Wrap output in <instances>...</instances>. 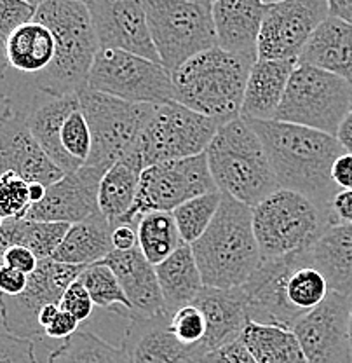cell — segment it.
I'll return each mask as SVG.
<instances>
[{
    "label": "cell",
    "mask_w": 352,
    "mask_h": 363,
    "mask_svg": "<svg viewBox=\"0 0 352 363\" xmlns=\"http://www.w3.org/2000/svg\"><path fill=\"white\" fill-rule=\"evenodd\" d=\"M246 121L262 140L278 187L300 192L328 211L340 191L331 179V166L346 152L336 136L276 119Z\"/></svg>",
    "instance_id": "cell-1"
},
{
    "label": "cell",
    "mask_w": 352,
    "mask_h": 363,
    "mask_svg": "<svg viewBox=\"0 0 352 363\" xmlns=\"http://www.w3.org/2000/svg\"><path fill=\"white\" fill-rule=\"evenodd\" d=\"M33 20L47 26L55 39V56L35 86L44 94H79L88 86L89 70L100 51L88 4L82 0H47L35 9Z\"/></svg>",
    "instance_id": "cell-2"
},
{
    "label": "cell",
    "mask_w": 352,
    "mask_h": 363,
    "mask_svg": "<svg viewBox=\"0 0 352 363\" xmlns=\"http://www.w3.org/2000/svg\"><path fill=\"white\" fill-rule=\"evenodd\" d=\"M191 248L204 286L237 289L244 285L262 262L253 233L251 206L222 194L217 215Z\"/></svg>",
    "instance_id": "cell-3"
},
{
    "label": "cell",
    "mask_w": 352,
    "mask_h": 363,
    "mask_svg": "<svg viewBox=\"0 0 352 363\" xmlns=\"http://www.w3.org/2000/svg\"><path fill=\"white\" fill-rule=\"evenodd\" d=\"M204 154L218 191L236 201L253 208L279 189L262 140L241 116L220 124Z\"/></svg>",
    "instance_id": "cell-4"
},
{
    "label": "cell",
    "mask_w": 352,
    "mask_h": 363,
    "mask_svg": "<svg viewBox=\"0 0 352 363\" xmlns=\"http://www.w3.org/2000/svg\"><path fill=\"white\" fill-rule=\"evenodd\" d=\"M253 63V58L213 45L173 72L175 100L222 124L236 119Z\"/></svg>",
    "instance_id": "cell-5"
},
{
    "label": "cell",
    "mask_w": 352,
    "mask_h": 363,
    "mask_svg": "<svg viewBox=\"0 0 352 363\" xmlns=\"http://www.w3.org/2000/svg\"><path fill=\"white\" fill-rule=\"evenodd\" d=\"M262 259L307 255L330 227L328 211L300 192L278 189L251 208Z\"/></svg>",
    "instance_id": "cell-6"
},
{
    "label": "cell",
    "mask_w": 352,
    "mask_h": 363,
    "mask_svg": "<svg viewBox=\"0 0 352 363\" xmlns=\"http://www.w3.org/2000/svg\"><path fill=\"white\" fill-rule=\"evenodd\" d=\"M91 131V152L84 166L105 175L135 147L157 105L132 104L86 86L79 93Z\"/></svg>",
    "instance_id": "cell-7"
},
{
    "label": "cell",
    "mask_w": 352,
    "mask_h": 363,
    "mask_svg": "<svg viewBox=\"0 0 352 363\" xmlns=\"http://www.w3.org/2000/svg\"><path fill=\"white\" fill-rule=\"evenodd\" d=\"M220 124L178 101L157 105L135 147L123 159L143 172L157 162L198 156L206 150Z\"/></svg>",
    "instance_id": "cell-8"
},
{
    "label": "cell",
    "mask_w": 352,
    "mask_h": 363,
    "mask_svg": "<svg viewBox=\"0 0 352 363\" xmlns=\"http://www.w3.org/2000/svg\"><path fill=\"white\" fill-rule=\"evenodd\" d=\"M159 62L175 72L187 60L217 45L211 0H143Z\"/></svg>",
    "instance_id": "cell-9"
},
{
    "label": "cell",
    "mask_w": 352,
    "mask_h": 363,
    "mask_svg": "<svg viewBox=\"0 0 352 363\" xmlns=\"http://www.w3.org/2000/svg\"><path fill=\"white\" fill-rule=\"evenodd\" d=\"M351 111L352 88L347 79L297 63L274 119L335 136Z\"/></svg>",
    "instance_id": "cell-10"
},
{
    "label": "cell",
    "mask_w": 352,
    "mask_h": 363,
    "mask_svg": "<svg viewBox=\"0 0 352 363\" xmlns=\"http://www.w3.org/2000/svg\"><path fill=\"white\" fill-rule=\"evenodd\" d=\"M88 88L132 104L176 101L171 72L161 63L123 49H100L96 52Z\"/></svg>",
    "instance_id": "cell-11"
},
{
    "label": "cell",
    "mask_w": 352,
    "mask_h": 363,
    "mask_svg": "<svg viewBox=\"0 0 352 363\" xmlns=\"http://www.w3.org/2000/svg\"><path fill=\"white\" fill-rule=\"evenodd\" d=\"M218 191L208 168L206 154L157 162L140 173L138 192L120 224H136L143 213L169 211L195 196Z\"/></svg>",
    "instance_id": "cell-12"
},
{
    "label": "cell",
    "mask_w": 352,
    "mask_h": 363,
    "mask_svg": "<svg viewBox=\"0 0 352 363\" xmlns=\"http://www.w3.org/2000/svg\"><path fill=\"white\" fill-rule=\"evenodd\" d=\"M86 266L58 262L55 259H42L37 264L35 271L28 274L26 289L20 295L0 294V318L7 332L20 337L33 339L42 335L37 315L47 304H58L70 283L81 276Z\"/></svg>",
    "instance_id": "cell-13"
},
{
    "label": "cell",
    "mask_w": 352,
    "mask_h": 363,
    "mask_svg": "<svg viewBox=\"0 0 352 363\" xmlns=\"http://www.w3.org/2000/svg\"><path fill=\"white\" fill-rule=\"evenodd\" d=\"M328 16L327 0H285L267 4L256 43V58L293 60L314 30Z\"/></svg>",
    "instance_id": "cell-14"
},
{
    "label": "cell",
    "mask_w": 352,
    "mask_h": 363,
    "mask_svg": "<svg viewBox=\"0 0 352 363\" xmlns=\"http://www.w3.org/2000/svg\"><path fill=\"white\" fill-rule=\"evenodd\" d=\"M351 297L330 290L319 306L295 321L291 330L307 363H352Z\"/></svg>",
    "instance_id": "cell-15"
},
{
    "label": "cell",
    "mask_w": 352,
    "mask_h": 363,
    "mask_svg": "<svg viewBox=\"0 0 352 363\" xmlns=\"http://www.w3.org/2000/svg\"><path fill=\"white\" fill-rule=\"evenodd\" d=\"M100 49H123L159 62L143 0H88Z\"/></svg>",
    "instance_id": "cell-16"
},
{
    "label": "cell",
    "mask_w": 352,
    "mask_h": 363,
    "mask_svg": "<svg viewBox=\"0 0 352 363\" xmlns=\"http://www.w3.org/2000/svg\"><path fill=\"white\" fill-rule=\"evenodd\" d=\"M101 177L82 164L77 172L65 173L55 184L45 187L39 203L30 204L25 218L42 222L77 224L98 211V187Z\"/></svg>",
    "instance_id": "cell-17"
},
{
    "label": "cell",
    "mask_w": 352,
    "mask_h": 363,
    "mask_svg": "<svg viewBox=\"0 0 352 363\" xmlns=\"http://www.w3.org/2000/svg\"><path fill=\"white\" fill-rule=\"evenodd\" d=\"M13 172L25 182L55 184L65 173L47 157L30 133L25 117L14 113L0 126V173Z\"/></svg>",
    "instance_id": "cell-18"
},
{
    "label": "cell",
    "mask_w": 352,
    "mask_h": 363,
    "mask_svg": "<svg viewBox=\"0 0 352 363\" xmlns=\"http://www.w3.org/2000/svg\"><path fill=\"white\" fill-rule=\"evenodd\" d=\"M169 313L130 320L120 346L130 363H200L191 347L181 346L169 332Z\"/></svg>",
    "instance_id": "cell-19"
},
{
    "label": "cell",
    "mask_w": 352,
    "mask_h": 363,
    "mask_svg": "<svg viewBox=\"0 0 352 363\" xmlns=\"http://www.w3.org/2000/svg\"><path fill=\"white\" fill-rule=\"evenodd\" d=\"M192 304L198 306L206 318V335L199 346V357L239 339L246 323L249 321L241 286L237 289L203 286Z\"/></svg>",
    "instance_id": "cell-20"
},
{
    "label": "cell",
    "mask_w": 352,
    "mask_h": 363,
    "mask_svg": "<svg viewBox=\"0 0 352 363\" xmlns=\"http://www.w3.org/2000/svg\"><path fill=\"white\" fill-rule=\"evenodd\" d=\"M100 264L110 267L113 274L117 276L135 311L132 318H150L168 313L162 301L161 289H159L155 266L147 260L138 247L126 250V252L113 250L105 259L100 260Z\"/></svg>",
    "instance_id": "cell-21"
},
{
    "label": "cell",
    "mask_w": 352,
    "mask_h": 363,
    "mask_svg": "<svg viewBox=\"0 0 352 363\" xmlns=\"http://www.w3.org/2000/svg\"><path fill=\"white\" fill-rule=\"evenodd\" d=\"M267 11L263 0H211L217 45L256 60V43Z\"/></svg>",
    "instance_id": "cell-22"
},
{
    "label": "cell",
    "mask_w": 352,
    "mask_h": 363,
    "mask_svg": "<svg viewBox=\"0 0 352 363\" xmlns=\"http://www.w3.org/2000/svg\"><path fill=\"white\" fill-rule=\"evenodd\" d=\"M77 108H81L79 94H67V96L47 94L45 100L37 101L25 116V123L30 133L39 142L47 157L63 173L77 172L82 166L81 162L68 156L62 145L63 123H65L68 113L77 111Z\"/></svg>",
    "instance_id": "cell-23"
},
{
    "label": "cell",
    "mask_w": 352,
    "mask_h": 363,
    "mask_svg": "<svg viewBox=\"0 0 352 363\" xmlns=\"http://www.w3.org/2000/svg\"><path fill=\"white\" fill-rule=\"evenodd\" d=\"M295 65L293 60H255L246 81L242 119H274Z\"/></svg>",
    "instance_id": "cell-24"
},
{
    "label": "cell",
    "mask_w": 352,
    "mask_h": 363,
    "mask_svg": "<svg viewBox=\"0 0 352 363\" xmlns=\"http://www.w3.org/2000/svg\"><path fill=\"white\" fill-rule=\"evenodd\" d=\"M298 63L339 77H352V23L327 16L317 25L298 56Z\"/></svg>",
    "instance_id": "cell-25"
},
{
    "label": "cell",
    "mask_w": 352,
    "mask_h": 363,
    "mask_svg": "<svg viewBox=\"0 0 352 363\" xmlns=\"http://www.w3.org/2000/svg\"><path fill=\"white\" fill-rule=\"evenodd\" d=\"M113 225L100 210L68 227L65 238L51 259L74 266H91L113 252Z\"/></svg>",
    "instance_id": "cell-26"
},
{
    "label": "cell",
    "mask_w": 352,
    "mask_h": 363,
    "mask_svg": "<svg viewBox=\"0 0 352 363\" xmlns=\"http://www.w3.org/2000/svg\"><path fill=\"white\" fill-rule=\"evenodd\" d=\"M309 262L333 292L352 295V225H330L309 252Z\"/></svg>",
    "instance_id": "cell-27"
},
{
    "label": "cell",
    "mask_w": 352,
    "mask_h": 363,
    "mask_svg": "<svg viewBox=\"0 0 352 363\" xmlns=\"http://www.w3.org/2000/svg\"><path fill=\"white\" fill-rule=\"evenodd\" d=\"M155 274L169 315L192 304L204 286L191 245H181L168 259L159 262L155 266Z\"/></svg>",
    "instance_id": "cell-28"
},
{
    "label": "cell",
    "mask_w": 352,
    "mask_h": 363,
    "mask_svg": "<svg viewBox=\"0 0 352 363\" xmlns=\"http://www.w3.org/2000/svg\"><path fill=\"white\" fill-rule=\"evenodd\" d=\"M6 56L9 67L23 74H40L55 56V39L47 26L32 20L18 26L6 40Z\"/></svg>",
    "instance_id": "cell-29"
},
{
    "label": "cell",
    "mask_w": 352,
    "mask_h": 363,
    "mask_svg": "<svg viewBox=\"0 0 352 363\" xmlns=\"http://www.w3.org/2000/svg\"><path fill=\"white\" fill-rule=\"evenodd\" d=\"M239 339L259 363H307L291 328L249 320Z\"/></svg>",
    "instance_id": "cell-30"
},
{
    "label": "cell",
    "mask_w": 352,
    "mask_h": 363,
    "mask_svg": "<svg viewBox=\"0 0 352 363\" xmlns=\"http://www.w3.org/2000/svg\"><path fill=\"white\" fill-rule=\"evenodd\" d=\"M328 292L330 286L327 278L309 262V253L291 257L283 279V294L295 320L319 306Z\"/></svg>",
    "instance_id": "cell-31"
},
{
    "label": "cell",
    "mask_w": 352,
    "mask_h": 363,
    "mask_svg": "<svg viewBox=\"0 0 352 363\" xmlns=\"http://www.w3.org/2000/svg\"><path fill=\"white\" fill-rule=\"evenodd\" d=\"M70 224L28 218H6L0 225V255L13 245L32 250L39 260L49 259L65 238Z\"/></svg>",
    "instance_id": "cell-32"
},
{
    "label": "cell",
    "mask_w": 352,
    "mask_h": 363,
    "mask_svg": "<svg viewBox=\"0 0 352 363\" xmlns=\"http://www.w3.org/2000/svg\"><path fill=\"white\" fill-rule=\"evenodd\" d=\"M140 169L126 159L117 161L101 177L98 187V210L115 227L123 222L135 203L140 184Z\"/></svg>",
    "instance_id": "cell-33"
},
{
    "label": "cell",
    "mask_w": 352,
    "mask_h": 363,
    "mask_svg": "<svg viewBox=\"0 0 352 363\" xmlns=\"http://www.w3.org/2000/svg\"><path fill=\"white\" fill-rule=\"evenodd\" d=\"M136 234H138V248L147 257L150 264L157 266L168 259L181 245L175 218L169 211H149L136 220Z\"/></svg>",
    "instance_id": "cell-34"
},
{
    "label": "cell",
    "mask_w": 352,
    "mask_h": 363,
    "mask_svg": "<svg viewBox=\"0 0 352 363\" xmlns=\"http://www.w3.org/2000/svg\"><path fill=\"white\" fill-rule=\"evenodd\" d=\"M47 363H130L123 346H113L93 332L77 330L49 354Z\"/></svg>",
    "instance_id": "cell-35"
},
{
    "label": "cell",
    "mask_w": 352,
    "mask_h": 363,
    "mask_svg": "<svg viewBox=\"0 0 352 363\" xmlns=\"http://www.w3.org/2000/svg\"><path fill=\"white\" fill-rule=\"evenodd\" d=\"M79 279L84 283L94 306L117 313L120 316H126L127 320H131L132 315H135L130 298L124 294L119 279L113 274L110 267L103 266L100 262L91 264L81 272Z\"/></svg>",
    "instance_id": "cell-36"
},
{
    "label": "cell",
    "mask_w": 352,
    "mask_h": 363,
    "mask_svg": "<svg viewBox=\"0 0 352 363\" xmlns=\"http://www.w3.org/2000/svg\"><path fill=\"white\" fill-rule=\"evenodd\" d=\"M222 201V192L213 191L195 196L171 211L178 233L185 245H192L199 240L217 215Z\"/></svg>",
    "instance_id": "cell-37"
},
{
    "label": "cell",
    "mask_w": 352,
    "mask_h": 363,
    "mask_svg": "<svg viewBox=\"0 0 352 363\" xmlns=\"http://www.w3.org/2000/svg\"><path fill=\"white\" fill-rule=\"evenodd\" d=\"M169 332L181 346L199 354V346L206 335V318L195 304H187L169 316Z\"/></svg>",
    "instance_id": "cell-38"
},
{
    "label": "cell",
    "mask_w": 352,
    "mask_h": 363,
    "mask_svg": "<svg viewBox=\"0 0 352 363\" xmlns=\"http://www.w3.org/2000/svg\"><path fill=\"white\" fill-rule=\"evenodd\" d=\"M30 204L28 182L13 172L0 173V217L25 218Z\"/></svg>",
    "instance_id": "cell-39"
},
{
    "label": "cell",
    "mask_w": 352,
    "mask_h": 363,
    "mask_svg": "<svg viewBox=\"0 0 352 363\" xmlns=\"http://www.w3.org/2000/svg\"><path fill=\"white\" fill-rule=\"evenodd\" d=\"M62 145L75 161L84 164L91 152V131L86 116L81 108L68 113L62 128Z\"/></svg>",
    "instance_id": "cell-40"
},
{
    "label": "cell",
    "mask_w": 352,
    "mask_h": 363,
    "mask_svg": "<svg viewBox=\"0 0 352 363\" xmlns=\"http://www.w3.org/2000/svg\"><path fill=\"white\" fill-rule=\"evenodd\" d=\"M0 363H40L33 339L14 335L6 328L0 330Z\"/></svg>",
    "instance_id": "cell-41"
},
{
    "label": "cell",
    "mask_w": 352,
    "mask_h": 363,
    "mask_svg": "<svg viewBox=\"0 0 352 363\" xmlns=\"http://www.w3.org/2000/svg\"><path fill=\"white\" fill-rule=\"evenodd\" d=\"M35 9L26 0H0V39L6 40L18 26L32 21Z\"/></svg>",
    "instance_id": "cell-42"
},
{
    "label": "cell",
    "mask_w": 352,
    "mask_h": 363,
    "mask_svg": "<svg viewBox=\"0 0 352 363\" xmlns=\"http://www.w3.org/2000/svg\"><path fill=\"white\" fill-rule=\"evenodd\" d=\"M93 298H91L89 292L86 290L84 283L79 278L68 285L65 294L62 295V301H59V309L70 313L79 323L88 320L91 313H93Z\"/></svg>",
    "instance_id": "cell-43"
},
{
    "label": "cell",
    "mask_w": 352,
    "mask_h": 363,
    "mask_svg": "<svg viewBox=\"0 0 352 363\" xmlns=\"http://www.w3.org/2000/svg\"><path fill=\"white\" fill-rule=\"evenodd\" d=\"M200 363H259L241 339L232 340L225 346L211 350L200 357Z\"/></svg>",
    "instance_id": "cell-44"
},
{
    "label": "cell",
    "mask_w": 352,
    "mask_h": 363,
    "mask_svg": "<svg viewBox=\"0 0 352 363\" xmlns=\"http://www.w3.org/2000/svg\"><path fill=\"white\" fill-rule=\"evenodd\" d=\"M0 260L6 266L13 267V269L21 271L23 274H32L35 271L37 264H39V259L33 255L32 250L26 247H21V245H13V247L6 248L0 255Z\"/></svg>",
    "instance_id": "cell-45"
},
{
    "label": "cell",
    "mask_w": 352,
    "mask_h": 363,
    "mask_svg": "<svg viewBox=\"0 0 352 363\" xmlns=\"http://www.w3.org/2000/svg\"><path fill=\"white\" fill-rule=\"evenodd\" d=\"M331 225H352V189H340L328 206Z\"/></svg>",
    "instance_id": "cell-46"
},
{
    "label": "cell",
    "mask_w": 352,
    "mask_h": 363,
    "mask_svg": "<svg viewBox=\"0 0 352 363\" xmlns=\"http://www.w3.org/2000/svg\"><path fill=\"white\" fill-rule=\"evenodd\" d=\"M26 283H28V276L6 264H0V294L9 295V297L20 295L26 289Z\"/></svg>",
    "instance_id": "cell-47"
},
{
    "label": "cell",
    "mask_w": 352,
    "mask_h": 363,
    "mask_svg": "<svg viewBox=\"0 0 352 363\" xmlns=\"http://www.w3.org/2000/svg\"><path fill=\"white\" fill-rule=\"evenodd\" d=\"M79 330V321L75 320L70 313L62 311L59 309L58 316L49 323V327L44 330V335L51 339H63L65 340L67 337H70L72 334Z\"/></svg>",
    "instance_id": "cell-48"
},
{
    "label": "cell",
    "mask_w": 352,
    "mask_h": 363,
    "mask_svg": "<svg viewBox=\"0 0 352 363\" xmlns=\"http://www.w3.org/2000/svg\"><path fill=\"white\" fill-rule=\"evenodd\" d=\"M331 179L339 189H352V154L344 152L331 166Z\"/></svg>",
    "instance_id": "cell-49"
},
{
    "label": "cell",
    "mask_w": 352,
    "mask_h": 363,
    "mask_svg": "<svg viewBox=\"0 0 352 363\" xmlns=\"http://www.w3.org/2000/svg\"><path fill=\"white\" fill-rule=\"evenodd\" d=\"M112 247L113 250H132L138 247V234H136L135 224H119L112 230Z\"/></svg>",
    "instance_id": "cell-50"
},
{
    "label": "cell",
    "mask_w": 352,
    "mask_h": 363,
    "mask_svg": "<svg viewBox=\"0 0 352 363\" xmlns=\"http://www.w3.org/2000/svg\"><path fill=\"white\" fill-rule=\"evenodd\" d=\"M328 16L352 23V0H327Z\"/></svg>",
    "instance_id": "cell-51"
},
{
    "label": "cell",
    "mask_w": 352,
    "mask_h": 363,
    "mask_svg": "<svg viewBox=\"0 0 352 363\" xmlns=\"http://www.w3.org/2000/svg\"><path fill=\"white\" fill-rule=\"evenodd\" d=\"M335 136L340 142V145L344 147V150L352 154V111L344 117V121L340 123L339 131H336Z\"/></svg>",
    "instance_id": "cell-52"
},
{
    "label": "cell",
    "mask_w": 352,
    "mask_h": 363,
    "mask_svg": "<svg viewBox=\"0 0 352 363\" xmlns=\"http://www.w3.org/2000/svg\"><path fill=\"white\" fill-rule=\"evenodd\" d=\"M58 313H59L58 304H47L40 309L39 315H37V323H39V328H40V332H42V335H44L45 328L49 327V323H51V321L58 316Z\"/></svg>",
    "instance_id": "cell-53"
},
{
    "label": "cell",
    "mask_w": 352,
    "mask_h": 363,
    "mask_svg": "<svg viewBox=\"0 0 352 363\" xmlns=\"http://www.w3.org/2000/svg\"><path fill=\"white\" fill-rule=\"evenodd\" d=\"M45 187L47 185L40 184V182H30L28 184V196H30V203H39L40 199L45 196Z\"/></svg>",
    "instance_id": "cell-54"
},
{
    "label": "cell",
    "mask_w": 352,
    "mask_h": 363,
    "mask_svg": "<svg viewBox=\"0 0 352 363\" xmlns=\"http://www.w3.org/2000/svg\"><path fill=\"white\" fill-rule=\"evenodd\" d=\"M13 116H14L13 104H11L9 98L0 94V126H2L7 119H11Z\"/></svg>",
    "instance_id": "cell-55"
},
{
    "label": "cell",
    "mask_w": 352,
    "mask_h": 363,
    "mask_svg": "<svg viewBox=\"0 0 352 363\" xmlns=\"http://www.w3.org/2000/svg\"><path fill=\"white\" fill-rule=\"evenodd\" d=\"M7 67H9V63H7V56H6V44H4V40L0 39V79L6 75Z\"/></svg>",
    "instance_id": "cell-56"
},
{
    "label": "cell",
    "mask_w": 352,
    "mask_h": 363,
    "mask_svg": "<svg viewBox=\"0 0 352 363\" xmlns=\"http://www.w3.org/2000/svg\"><path fill=\"white\" fill-rule=\"evenodd\" d=\"M349 340L352 347V297H351V308H349Z\"/></svg>",
    "instance_id": "cell-57"
},
{
    "label": "cell",
    "mask_w": 352,
    "mask_h": 363,
    "mask_svg": "<svg viewBox=\"0 0 352 363\" xmlns=\"http://www.w3.org/2000/svg\"><path fill=\"white\" fill-rule=\"evenodd\" d=\"M26 2H30V4H32V6H35V7H39L40 4L47 2V0H26ZM82 2H88V0H82Z\"/></svg>",
    "instance_id": "cell-58"
},
{
    "label": "cell",
    "mask_w": 352,
    "mask_h": 363,
    "mask_svg": "<svg viewBox=\"0 0 352 363\" xmlns=\"http://www.w3.org/2000/svg\"><path fill=\"white\" fill-rule=\"evenodd\" d=\"M265 4H276V2H285V0H263Z\"/></svg>",
    "instance_id": "cell-59"
},
{
    "label": "cell",
    "mask_w": 352,
    "mask_h": 363,
    "mask_svg": "<svg viewBox=\"0 0 352 363\" xmlns=\"http://www.w3.org/2000/svg\"><path fill=\"white\" fill-rule=\"evenodd\" d=\"M349 84H351V88H352V77L349 79Z\"/></svg>",
    "instance_id": "cell-60"
}]
</instances>
